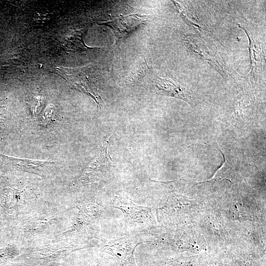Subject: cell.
<instances>
[{"mask_svg":"<svg viewBox=\"0 0 266 266\" xmlns=\"http://www.w3.org/2000/svg\"><path fill=\"white\" fill-rule=\"evenodd\" d=\"M111 136L104 141L97 154L89 163L82 175L84 179L98 180L105 176L113 166V162L107 152Z\"/></svg>","mask_w":266,"mask_h":266,"instance_id":"cell-3","label":"cell"},{"mask_svg":"<svg viewBox=\"0 0 266 266\" xmlns=\"http://www.w3.org/2000/svg\"><path fill=\"white\" fill-rule=\"evenodd\" d=\"M154 84L157 90L161 94L186 100L182 88L171 80L158 78L155 80Z\"/></svg>","mask_w":266,"mask_h":266,"instance_id":"cell-5","label":"cell"},{"mask_svg":"<svg viewBox=\"0 0 266 266\" xmlns=\"http://www.w3.org/2000/svg\"><path fill=\"white\" fill-rule=\"evenodd\" d=\"M144 16L137 14H130L117 18L100 25L109 27L114 33L117 39L124 38L134 31L146 21Z\"/></svg>","mask_w":266,"mask_h":266,"instance_id":"cell-4","label":"cell"},{"mask_svg":"<svg viewBox=\"0 0 266 266\" xmlns=\"http://www.w3.org/2000/svg\"><path fill=\"white\" fill-rule=\"evenodd\" d=\"M113 207L120 209L126 222L134 226H145L150 221V210L148 208L138 205L126 198H116L112 203Z\"/></svg>","mask_w":266,"mask_h":266,"instance_id":"cell-2","label":"cell"},{"mask_svg":"<svg viewBox=\"0 0 266 266\" xmlns=\"http://www.w3.org/2000/svg\"><path fill=\"white\" fill-rule=\"evenodd\" d=\"M4 159L12 166L21 169H39L44 166L53 164V160H35L28 159L17 158L3 156Z\"/></svg>","mask_w":266,"mask_h":266,"instance_id":"cell-6","label":"cell"},{"mask_svg":"<svg viewBox=\"0 0 266 266\" xmlns=\"http://www.w3.org/2000/svg\"><path fill=\"white\" fill-rule=\"evenodd\" d=\"M132 237H124L110 240H105L101 245L106 253L116 257L123 266H136L133 254L139 245Z\"/></svg>","mask_w":266,"mask_h":266,"instance_id":"cell-1","label":"cell"}]
</instances>
